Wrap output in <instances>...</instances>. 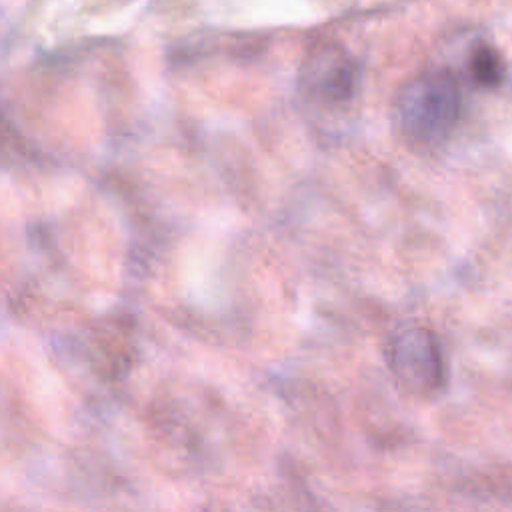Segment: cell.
Wrapping results in <instances>:
<instances>
[{"label":"cell","mask_w":512,"mask_h":512,"mask_svg":"<svg viewBox=\"0 0 512 512\" xmlns=\"http://www.w3.org/2000/svg\"><path fill=\"white\" fill-rule=\"evenodd\" d=\"M460 104V88L450 72H424L412 78L398 94L396 122L400 134L416 146H438L454 130Z\"/></svg>","instance_id":"6da1fadb"},{"label":"cell","mask_w":512,"mask_h":512,"mask_svg":"<svg viewBox=\"0 0 512 512\" xmlns=\"http://www.w3.org/2000/svg\"><path fill=\"white\" fill-rule=\"evenodd\" d=\"M472 72L480 84L494 86L500 82V62L492 50H478L472 58Z\"/></svg>","instance_id":"277c9868"},{"label":"cell","mask_w":512,"mask_h":512,"mask_svg":"<svg viewBox=\"0 0 512 512\" xmlns=\"http://www.w3.org/2000/svg\"><path fill=\"white\" fill-rule=\"evenodd\" d=\"M388 356L396 380L410 392L430 394L444 384V364L432 332L404 330L394 338Z\"/></svg>","instance_id":"7a4b0ae2"},{"label":"cell","mask_w":512,"mask_h":512,"mask_svg":"<svg viewBox=\"0 0 512 512\" xmlns=\"http://www.w3.org/2000/svg\"><path fill=\"white\" fill-rule=\"evenodd\" d=\"M306 86L310 94L324 104H344L354 96L356 70L352 60L336 50L318 52L306 68Z\"/></svg>","instance_id":"3957f363"}]
</instances>
